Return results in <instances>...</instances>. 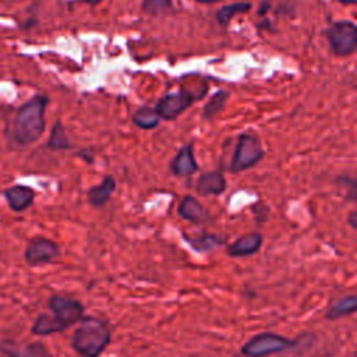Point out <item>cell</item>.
Segmentation results:
<instances>
[{
	"instance_id": "16",
	"label": "cell",
	"mask_w": 357,
	"mask_h": 357,
	"mask_svg": "<svg viewBox=\"0 0 357 357\" xmlns=\"http://www.w3.org/2000/svg\"><path fill=\"white\" fill-rule=\"evenodd\" d=\"M66 328L56 319V317L52 314H39L32 325V333L38 336H47L52 333H57L64 331Z\"/></svg>"
},
{
	"instance_id": "18",
	"label": "cell",
	"mask_w": 357,
	"mask_h": 357,
	"mask_svg": "<svg viewBox=\"0 0 357 357\" xmlns=\"http://www.w3.org/2000/svg\"><path fill=\"white\" fill-rule=\"evenodd\" d=\"M160 121V117L155 112V109H151L148 106L139 107L134 114H132V123L141 128V130H152L158 127Z\"/></svg>"
},
{
	"instance_id": "17",
	"label": "cell",
	"mask_w": 357,
	"mask_h": 357,
	"mask_svg": "<svg viewBox=\"0 0 357 357\" xmlns=\"http://www.w3.org/2000/svg\"><path fill=\"white\" fill-rule=\"evenodd\" d=\"M357 311V296L356 294H349L339 301H336L326 312L328 319H337L342 317L351 315Z\"/></svg>"
},
{
	"instance_id": "8",
	"label": "cell",
	"mask_w": 357,
	"mask_h": 357,
	"mask_svg": "<svg viewBox=\"0 0 357 357\" xmlns=\"http://www.w3.org/2000/svg\"><path fill=\"white\" fill-rule=\"evenodd\" d=\"M197 99L198 96H195L188 89H180L177 92L162 96L155 106V112L163 120H174L183 114Z\"/></svg>"
},
{
	"instance_id": "27",
	"label": "cell",
	"mask_w": 357,
	"mask_h": 357,
	"mask_svg": "<svg viewBox=\"0 0 357 357\" xmlns=\"http://www.w3.org/2000/svg\"><path fill=\"white\" fill-rule=\"evenodd\" d=\"M81 1H86V3H89V4H98L99 1H102V0H81Z\"/></svg>"
},
{
	"instance_id": "14",
	"label": "cell",
	"mask_w": 357,
	"mask_h": 357,
	"mask_svg": "<svg viewBox=\"0 0 357 357\" xmlns=\"http://www.w3.org/2000/svg\"><path fill=\"white\" fill-rule=\"evenodd\" d=\"M177 213L192 223H204L209 219L208 209L192 195H185L178 204Z\"/></svg>"
},
{
	"instance_id": "21",
	"label": "cell",
	"mask_w": 357,
	"mask_h": 357,
	"mask_svg": "<svg viewBox=\"0 0 357 357\" xmlns=\"http://www.w3.org/2000/svg\"><path fill=\"white\" fill-rule=\"evenodd\" d=\"M248 10H251V3L238 1V3H233V4H227L216 11V20L220 25L226 26L234 15L247 13Z\"/></svg>"
},
{
	"instance_id": "9",
	"label": "cell",
	"mask_w": 357,
	"mask_h": 357,
	"mask_svg": "<svg viewBox=\"0 0 357 357\" xmlns=\"http://www.w3.org/2000/svg\"><path fill=\"white\" fill-rule=\"evenodd\" d=\"M0 351L6 357H53L49 349L40 342L21 344L13 340H4L0 343Z\"/></svg>"
},
{
	"instance_id": "25",
	"label": "cell",
	"mask_w": 357,
	"mask_h": 357,
	"mask_svg": "<svg viewBox=\"0 0 357 357\" xmlns=\"http://www.w3.org/2000/svg\"><path fill=\"white\" fill-rule=\"evenodd\" d=\"M198 3H202V4H212V3H218L220 0H197Z\"/></svg>"
},
{
	"instance_id": "28",
	"label": "cell",
	"mask_w": 357,
	"mask_h": 357,
	"mask_svg": "<svg viewBox=\"0 0 357 357\" xmlns=\"http://www.w3.org/2000/svg\"><path fill=\"white\" fill-rule=\"evenodd\" d=\"M351 357H356V354H353V356H351Z\"/></svg>"
},
{
	"instance_id": "15",
	"label": "cell",
	"mask_w": 357,
	"mask_h": 357,
	"mask_svg": "<svg viewBox=\"0 0 357 357\" xmlns=\"http://www.w3.org/2000/svg\"><path fill=\"white\" fill-rule=\"evenodd\" d=\"M114 190H116V180L113 176L107 174L103 177V180L99 184L88 188V191H86L88 202L93 208H100L110 201Z\"/></svg>"
},
{
	"instance_id": "24",
	"label": "cell",
	"mask_w": 357,
	"mask_h": 357,
	"mask_svg": "<svg viewBox=\"0 0 357 357\" xmlns=\"http://www.w3.org/2000/svg\"><path fill=\"white\" fill-rule=\"evenodd\" d=\"M349 223H350V226L353 227V229H357V211H351L350 213H349Z\"/></svg>"
},
{
	"instance_id": "5",
	"label": "cell",
	"mask_w": 357,
	"mask_h": 357,
	"mask_svg": "<svg viewBox=\"0 0 357 357\" xmlns=\"http://www.w3.org/2000/svg\"><path fill=\"white\" fill-rule=\"evenodd\" d=\"M326 38L336 56H350L357 49V25L349 20L335 21L326 31Z\"/></svg>"
},
{
	"instance_id": "6",
	"label": "cell",
	"mask_w": 357,
	"mask_h": 357,
	"mask_svg": "<svg viewBox=\"0 0 357 357\" xmlns=\"http://www.w3.org/2000/svg\"><path fill=\"white\" fill-rule=\"evenodd\" d=\"M60 257V247L50 238L43 236L32 237L24 251V259L29 266H40L52 264Z\"/></svg>"
},
{
	"instance_id": "19",
	"label": "cell",
	"mask_w": 357,
	"mask_h": 357,
	"mask_svg": "<svg viewBox=\"0 0 357 357\" xmlns=\"http://www.w3.org/2000/svg\"><path fill=\"white\" fill-rule=\"evenodd\" d=\"M183 237L195 251H209L212 248L219 247L225 241L220 236H215L209 233H204L198 237H187L185 234H183Z\"/></svg>"
},
{
	"instance_id": "10",
	"label": "cell",
	"mask_w": 357,
	"mask_h": 357,
	"mask_svg": "<svg viewBox=\"0 0 357 357\" xmlns=\"http://www.w3.org/2000/svg\"><path fill=\"white\" fill-rule=\"evenodd\" d=\"M170 169L177 177H190L198 172V163L194 155V142H188L178 149L170 163Z\"/></svg>"
},
{
	"instance_id": "23",
	"label": "cell",
	"mask_w": 357,
	"mask_h": 357,
	"mask_svg": "<svg viewBox=\"0 0 357 357\" xmlns=\"http://www.w3.org/2000/svg\"><path fill=\"white\" fill-rule=\"evenodd\" d=\"M141 10L149 15H159L173 10L172 0H142Z\"/></svg>"
},
{
	"instance_id": "20",
	"label": "cell",
	"mask_w": 357,
	"mask_h": 357,
	"mask_svg": "<svg viewBox=\"0 0 357 357\" xmlns=\"http://www.w3.org/2000/svg\"><path fill=\"white\" fill-rule=\"evenodd\" d=\"M47 148L52 151H63L71 148V144L60 120H57L52 127L50 137L47 139Z\"/></svg>"
},
{
	"instance_id": "22",
	"label": "cell",
	"mask_w": 357,
	"mask_h": 357,
	"mask_svg": "<svg viewBox=\"0 0 357 357\" xmlns=\"http://www.w3.org/2000/svg\"><path fill=\"white\" fill-rule=\"evenodd\" d=\"M229 92L227 91H216L211 99L206 102V105L202 109V117L204 119H212L213 116H216L226 105V100L229 99Z\"/></svg>"
},
{
	"instance_id": "12",
	"label": "cell",
	"mask_w": 357,
	"mask_h": 357,
	"mask_svg": "<svg viewBox=\"0 0 357 357\" xmlns=\"http://www.w3.org/2000/svg\"><path fill=\"white\" fill-rule=\"evenodd\" d=\"M262 247V234L259 231H251L240 236L234 243L227 247V254L234 258L248 257L257 254Z\"/></svg>"
},
{
	"instance_id": "13",
	"label": "cell",
	"mask_w": 357,
	"mask_h": 357,
	"mask_svg": "<svg viewBox=\"0 0 357 357\" xmlns=\"http://www.w3.org/2000/svg\"><path fill=\"white\" fill-rule=\"evenodd\" d=\"M197 192L199 195H220L227 188V181L222 172L211 170L202 173L197 180Z\"/></svg>"
},
{
	"instance_id": "26",
	"label": "cell",
	"mask_w": 357,
	"mask_h": 357,
	"mask_svg": "<svg viewBox=\"0 0 357 357\" xmlns=\"http://www.w3.org/2000/svg\"><path fill=\"white\" fill-rule=\"evenodd\" d=\"M342 4H356L357 0H339Z\"/></svg>"
},
{
	"instance_id": "1",
	"label": "cell",
	"mask_w": 357,
	"mask_h": 357,
	"mask_svg": "<svg viewBox=\"0 0 357 357\" xmlns=\"http://www.w3.org/2000/svg\"><path fill=\"white\" fill-rule=\"evenodd\" d=\"M47 98L45 95H35L26 100L14 117L13 138L20 145H31L36 142L45 131V110Z\"/></svg>"
},
{
	"instance_id": "2",
	"label": "cell",
	"mask_w": 357,
	"mask_h": 357,
	"mask_svg": "<svg viewBox=\"0 0 357 357\" xmlns=\"http://www.w3.org/2000/svg\"><path fill=\"white\" fill-rule=\"evenodd\" d=\"M109 325L96 317H82L71 337L73 349L82 357H99L110 344Z\"/></svg>"
},
{
	"instance_id": "4",
	"label": "cell",
	"mask_w": 357,
	"mask_h": 357,
	"mask_svg": "<svg viewBox=\"0 0 357 357\" xmlns=\"http://www.w3.org/2000/svg\"><path fill=\"white\" fill-rule=\"evenodd\" d=\"M264 155L265 152L258 137L245 132L240 134L229 170L231 173H241L244 170H248L259 163Z\"/></svg>"
},
{
	"instance_id": "7",
	"label": "cell",
	"mask_w": 357,
	"mask_h": 357,
	"mask_svg": "<svg viewBox=\"0 0 357 357\" xmlns=\"http://www.w3.org/2000/svg\"><path fill=\"white\" fill-rule=\"evenodd\" d=\"M47 305L52 314L64 328L79 322L85 314V308L81 301L61 294L50 296L47 300Z\"/></svg>"
},
{
	"instance_id": "11",
	"label": "cell",
	"mask_w": 357,
	"mask_h": 357,
	"mask_svg": "<svg viewBox=\"0 0 357 357\" xmlns=\"http://www.w3.org/2000/svg\"><path fill=\"white\" fill-rule=\"evenodd\" d=\"M3 195L8 204V206L14 212H24L26 211L35 199V191L33 188L24 185V184H15L11 187H7L3 191Z\"/></svg>"
},
{
	"instance_id": "3",
	"label": "cell",
	"mask_w": 357,
	"mask_h": 357,
	"mask_svg": "<svg viewBox=\"0 0 357 357\" xmlns=\"http://www.w3.org/2000/svg\"><path fill=\"white\" fill-rule=\"evenodd\" d=\"M296 344L297 340L294 339H289L272 332H262L252 336L241 346V354L245 357H268L282 353Z\"/></svg>"
}]
</instances>
